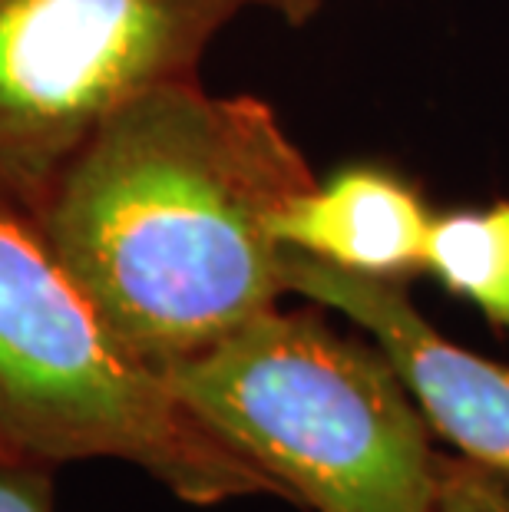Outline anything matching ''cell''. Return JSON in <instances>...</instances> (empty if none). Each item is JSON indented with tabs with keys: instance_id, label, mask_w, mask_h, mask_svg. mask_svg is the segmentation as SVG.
<instances>
[{
	"instance_id": "obj_1",
	"label": "cell",
	"mask_w": 509,
	"mask_h": 512,
	"mask_svg": "<svg viewBox=\"0 0 509 512\" xmlns=\"http://www.w3.org/2000/svg\"><path fill=\"white\" fill-rule=\"evenodd\" d=\"M314 182L265 100L182 76L93 129L34 225L116 341L169 370L278 308L275 215Z\"/></svg>"
},
{
	"instance_id": "obj_5",
	"label": "cell",
	"mask_w": 509,
	"mask_h": 512,
	"mask_svg": "<svg viewBox=\"0 0 509 512\" xmlns=\"http://www.w3.org/2000/svg\"><path fill=\"white\" fill-rule=\"evenodd\" d=\"M285 285L354 321L381 347L420 413L460 456L509 483V367L453 344L420 314L404 281L357 275L285 248Z\"/></svg>"
},
{
	"instance_id": "obj_7",
	"label": "cell",
	"mask_w": 509,
	"mask_h": 512,
	"mask_svg": "<svg viewBox=\"0 0 509 512\" xmlns=\"http://www.w3.org/2000/svg\"><path fill=\"white\" fill-rule=\"evenodd\" d=\"M424 271L509 334V202L433 219Z\"/></svg>"
},
{
	"instance_id": "obj_9",
	"label": "cell",
	"mask_w": 509,
	"mask_h": 512,
	"mask_svg": "<svg viewBox=\"0 0 509 512\" xmlns=\"http://www.w3.org/2000/svg\"><path fill=\"white\" fill-rule=\"evenodd\" d=\"M57 466L0 443V512H57Z\"/></svg>"
},
{
	"instance_id": "obj_2",
	"label": "cell",
	"mask_w": 509,
	"mask_h": 512,
	"mask_svg": "<svg viewBox=\"0 0 509 512\" xmlns=\"http://www.w3.org/2000/svg\"><path fill=\"white\" fill-rule=\"evenodd\" d=\"M162 374L308 512H437L443 453L417 400L318 311L272 308Z\"/></svg>"
},
{
	"instance_id": "obj_4",
	"label": "cell",
	"mask_w": 509,
	"mask_h": 512,
	"mask_svg": "<svg viewBox=\"0 0 509 512\" xmlns=\"http://www.w3.org/2000/svg\"><path fill=\"white\" fill-rule=\"evenodd\" d=\"M318 0H0V205L37 219L93 129L133 96L196 76L219 30Z\"/></svg>"
},
{
	"instance_id": "obj_3",
	"label": "cell",
	"mask_w": 509,
	"mask_h": 512,
	"mask_svg": "<svg viewBox=\"0 0 509 512\" xmlns=\"http://www.w3.org/2000/svg\"><path fill=\"white\" fill-rule=\"evenodd\" d=\"M0 443L34 460L129 463L189 506L285 486L129 354L37 225L0 205ZM291 503V499H288Z\"/></svg>"
},
{
	"instance_id": "obj_8",
	"label": "cell",
	"mask_w": 509,
	"mask_h": 512,
	"mask_svg": "<svg viewBox=\"0 0 509 512\" xmlns=\"http://www.w3.org/2000/svg\"><path fill=\"white\" fill-rule=\"evenodd\" d=\"M437 512H509V483L467 456H440Z\"/></svg>"
},
{
	"instance_id": "obj_6",
	"label": "cell",
	"mask_w": 509,
	"mask_h": 512,
	"mask_svg": "<svg viewBox=\"0 0 509 512\" xmlns=\"http://www.w3.org/2000/svg\"><path fill=\"white\" fill-rule=\"evenodd\" d=\"M433 215L404 179L354 166L314 182L275 215L285 248L357 275L404 281L424 271Z\"/></svg>"
}]
</instances>
